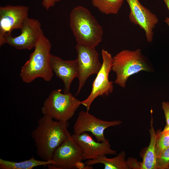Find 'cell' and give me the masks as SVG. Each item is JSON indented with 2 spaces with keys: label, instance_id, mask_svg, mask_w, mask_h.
<instances>
[{
  "label": "cell",
  "instance_id": "9c48e42d",
  "mask_svg": "<svg viewBox=\"0 0 169 169\" xmlns=\"http://www.w3.org/2000/svg\"><path fill=\"white\" fill-rule=\"evenodd\" d=\"M41 23L37 19L28 17L24 21L21 33L18 36H13L11 33L5 35L2 45L7 44L19 50H31L34 48L41 30Z\"/></svg>",
  "mask_w": 169,
  "mask_h": 169
},
{
  "label": "cell",
  "instance_id": "cb8c5ba5",
  "mask_svg": "<svg viewBox=\"0 0 169 169\" xmlns=\"http://www.w3.org/2000/svg\"><path fill=\"white\" fill-rule=\"evenodd\" d=\"M85 166L84 163L82 162V161H77L75 164L76 169H84Z\"/></svg>",
  "mask_w": 169,
  "mask_h": 169
},
{
  "label": "cell",
  "instance_id": "52a82bcc",
  "mask_svg": "<svg viewBox=\"0 0 169 169\" xmlns=\"http://www.w3.org/2000/svg\"><path fill=\"white\" fill-rule=\"evenodd\" d=\"M75 48L78 55L76 59L78 66L77 78L79 83L76 94L77 95L80 92L88 78L91 75L98 73L102 64L99 60L98 53L95 48L77 44Z\"/></svg>",
  "mask_w": 169,
  "mask_h": 169
},
{
  "label": "cell",
  "instance_id": "83f0119b",
  "mask_svg": "<svg viewBox=\"0 0 169 169\" xmlns=\"http://www.w3.org/2000/svg\"><path fill=\"white\" fill-rule=\"evenodd\" d=\"M15 0V1H16V0Z\"/></svg>",
  "mask_w": 169,
  "mask_h": 169
},
{
  "label": "cell",
  "instance_id": "d6986e66",
  "mask_svg": "<svg viewBox=\"0 0 169 169\" xmlns=\"http://www.w3.org/2000/svg\"><path fill=\"white\" fill-rule=\"evenodd\" d=\"M158 136L155 147V153L156 158L161 156L162 152L169 147V134L166 131L161 129L157 131Z\"/></svg>",
  "mask_w": 169,
  "mask_h": 169
},
{
  "label": "cell",
  "instance_id": "e0dca14e",
  "mask_svg": "<svg viewBox=\"0 0 169 169\" xmlns=\"http://www.w3.org/2000/svg\"><path fill=\"white\" fill-rule=\"evenodd\" d=\"M53 164L52 160L39 161L36 160L33 156L29 159L18 162L0 159V169H32L37 166H45Z\"/></svg>",
  "mask_w": 169,
  "mask_h": 169
},
{
  "label": "cell",
  "instance_id": "277c9868",
  "mask_svg": "<svg viewBox=\"0 0 169 169\" xmlns=\"http://www.w3.org/2000/svg\"><path fill=\"white\" fill-rule=\"evenodd\" d=\"M154 69L140 49L123 50L113 57L112 70L116 75L114 83L122 88L126 87L131 75L141 71L152 72Z\"/></svg>",
  "mask_w": 169,
  "mask_h": 169
},
{
  "label": "cell",
  "instance_id": "d4e9b609",
  "mask_svg": "<svg viewBox=\"0 0 169 169\" xmlns=\"http://www.w3.org/2000/svg\"><path fill=\"white\" fill-rule=\"evenodd\" d=\"M169 11V0H163Z\"/></svg>",
  "mask_w": 169,
  "mask_h": 169
},
{
  "label": "cell",
  "instance_id": "7402d4cb",
  "mask_svg": "<svg viewBox=\"0 0 169 169\" xmlns=\"http://www.w3.org/2000/svg\"><path fill=\"white\" fill-rule=\"evenodd\" d=\"M161 106L165 117L166 125L169 126V102L163 101Z\"/></svg>",
  "mask_w": 169,
  "mask_h": 169
},
{
  "label": "cell",
  "instance_id": "4316f807",
  "mask_svg": "<svg viewBox=\"0 0 169 169\" xmlns=\"http://www.w3.org/2000/svg\"><path fill=\"white\" fill-rule=\"evenodd\" d=\"M165 21L169 27V18H166Z\"/></svg>",
  "mask_w": 169,
  "mask_h": 169
},
{
  "label": "cell",
  "instance_id": "6da1fadb",
  "mask_svg": "<svg viewBox=\"0 0 169 169\" xmlns=\"http://www.w3.org/2000/svg\"><path fill=\"white\" fill-rule=\"evenodd\" d=\"M68 123L54 120L45 115L40 118L31 136L34 141L37 155L42 160H52L55 149L71 136Z\"/></svg>",
  "mask_w": 169,
  "mask_h": 169
},
{
  "label": "cell",
  "instance_id": "44dd1931",
  "mask_svg": "<svg viewBox=\"0 0 169 169\" xmlns=\"http://www.w3.org/2000/svg\"><path fill=\"white\" fill-rule=\"evenodd\" d=\"M126 162L128 169H141V162H139L135 158L128 157Z\"/></svg>",
  "mask_w": 169,
  "mask_h": 169
},
{
  "label": "cell",
  "instance_id": "30bf717a",
  "mask_svg": "<svg viewBox=\"0 0 169 169\" xmlns=\"http://www.w3.org/2000/svg\"><path fill=\"white\" fill-rule=\"evenodd\" d=\"M53 164L48 165L50 169H76L75 163L83 160L82 151L71 135L55 150Z\"/></svg>",
  "mask_w": 169,
  "mask_h": 169
},
{
  "label": "cell",
  "instance_id": "3957f363",
  "mask_svg": "<svg viewBox=\"0 0 169 169\" xmlns=\"http://www.w3.org/2000/svg\"><path fill=\"white\" fill-rule=\"evenodd\" d=\"M69 26L77 44L95 48L102 41L103 28L90 11L79 6L69 16Z\"/></svg>",
  "mask_w": 169,
  "mask_h": 169
},
{
  "label": "cell",
  "instance_id": "8992f818",
  "mask_svg": "<svg viewBox=\"0 0 169 169\" xmlns=\"http://www.w3.org/2000/svg\"><path fill=\"white\" fill-rule=\"evenodd\" d=\"M101 55L103 59L102 67L93 82L91 93L86 99L80 102L81 105L86 107L88 111L92 102L97 97L108 96L113 90V82L109 79V73L112 70L113 57L110 53L104 49L102 50Z\"/></svg>",
  "mask_w": 169,
  "mask_h": 169
},
{
  "label": "cell",
  "instance_id": "ba28073f",
  "mask_svg": "<svg viewBox=\"0 0 169 169\" xmlns=\"http://www.w3.org/2000/svg\"><path fill=\"white\" fill-rule=\"evenodd\" d=\"M120 120L105 121L98 119L90 114L88 111H81L73 125L74 134L80 135L84 132H89L96 138L98 142H105L104 132L107 128L120 125Z\"/></svg>",
  "mask_w": 169,
  "mask_h": 169
},
{
  "label": "cell",
  "instance_id": "5b68a950",
  "mask_svg": "<svg viewBox=\"0 0 169 169\" xmlns=\"http://www.w3.org/2000/svg\"><path fill=\"white\" fill-rule=\"evenodd\" d=\"M61 91L56 89L51 92L44 102L41 111L56 120L67 122L81 105V101L70 92L63 93Z\"/></svg>",
  "mask_w": 169,
  "mask_h": 169
},
{
  "label": "cell",
  "instance_id": "5bb4252c",
  "mask_svg": "<svg viewBox=\"0 0 169 169\" xmlns=\"http://www.w3.org/2000/svg\"><path fill=\"white\" fill-rule=\"evenodd\" d=\"M50 63L53 71L63 82L64 93L69 92L73 80L78 76V66L77 59L65 60L51 54Z\"/></svg>",
  "mask_w": 169,
  "mask_h": 169
},
{
  "label": "cell",
  "instance_id": "7c38bea8",
  "mask_svg": "<svg viewBox=\"0 0 169 169\" xmlns=\"http://www.w3.org/2000/svg\"><path fill=\"white\" fill-rule=\"evenodd\" d=\"M130 8L129 18L134 24L138 25L145 33L147 41L153 40V30L158 22L156 15L143 6L139 0H126Z\"/></svg>",
  "mask_w": 169,
  "mask_h": 169
},
{
  "label": "cell",
  "instance_id": "9a60e30c",
  "mask_svg": "<svg viewBox=\"0 0 169 169\" xmlns=\"http://www.w3.org/2000/svg\"><path fill=\"white\" fill-rule=\"evenodd\" d=\"M125 157V152L122 151L114 157L108 158L105 155H100L95 159L88 160L85 164L92 166L97 163L103 164L105 169H128Z\"/></svg>",
  "mask_w": 169,
  "mask_h": 169
},
{
  "label": "cell",
  "instance_id": "484cf974",
  "mask_svg": "<svg viewBox=\"0 0 169 169\" xmlns=\"http://www.w3.org/2000/svg\"><path fill=\"white\" fill-rule=\"evenodd\" d=\"M163 130L166 131L169 134V126L166 125L164 127Z\"/></svg>",
  "mask_w": 169,
  "mask_h": 169
},
{
  "label": "cell",
  "instance_id": "ffe728a7",
  "mask_svg": "<svg viewBox=\"0 0 169 169\" xmlns=\"http://www.w3.org/2000/svg\"><path fill=\"white\" fill-rule=\"evenodd\" d=\"M156 169H169V147L156 158Z\"/></svg>",
  "mask_w": 169,
  "mask_h": 169
},
{
  "label": "cell",
  "instance_id": "4fadbf2b",
  "mask_svg": "<svg viewBox=\"0 0 169 169\" xmlns=\"http://www.w3.org/2000/svg\"><path fill=\"white\" fill-rule=\"evenodd\" d=\"M71 136L82 151L83 160L94 159L102 155L117 154L116 151L111 149L108 140L105 142H96L86 132Z\"/></svg>",
  "mask_w": 169,
  "mask_h": 169
},
{
  "label": "cell",
  "instance_id": "603a6c76",
  "mask_svg": "<svg viewBox=\"0 0 169 169\" xmlns=\"http://www.w3.org/2000/svg\"><path fill=\"white\" fill-rule=\"evenodd\" d=\"M60 0H43L42 2V6L47 10L54 6L55 3Z\"/></svg>",
  "mask_w": 169,
  "mask_h": 169
},
{
  "label": "cell",
  "instance_id": "7a4b0ae2",
  "mask_svg": "<svg viewBox=\"0 0 169 169\" xmlns=\"http://www.w3.org/2000/svg\"><path fill=\"white\" fill-rule=\"evenodd\" d=\"M51 45L42 29L29 59L22 66L20 74L23 82L30 83L37 78L46 81H50L53 71L50 63Z\"/></svg>",
  "mask_w": 169,
  "mask_h": 169
},
{
  "label": "cell",
  "instance_id": "8fae6325",
  "mask_svg": "<svg viewBox=\"0 0 169 169\" xmlns=\"http://www.w3.org/2000/svg\"><path fill=\"white\" fill-rule=\"evenodd\" d=\"M29 7L23 5H7L0 7V46L4 36L15 29L22 28L25 20L28 17Z\"/></svg>",
  "mask_w": 169,
  "mask_h": 169
},
{
  "label": "cell",
  "instance_id": "ac0fdd59",
  "mask_svg": "<svg viewBox=\"0 0 169 169\" xmlns=\"http://www.w3.org/2000/svg\"><path fill=\"white\" fill-rule=\"evenodd\" d=\"M93 5L101 13L106 14H116L121 7L124 0H91Z\"/></svg>",
  "mask_w": 169,
  "mask_h": 169
},
{
  "label": "cell",
  "instance_id": "2e32d148",
  "mask_svg": "<svg viewBox=\"0 0 169 169\" xmlns=\"http://www.w3.org/2000/svg\"><path fill=\"white\" fill-rule=\"evenodd\" d=\"M150 128L149 129L150 142L141 162V169H156L155 147L158 134L154 128L152 116L150 121Z\"/></svg>",
  "mask_w": 169,
  "mask_h": 169
}]
</instances>
